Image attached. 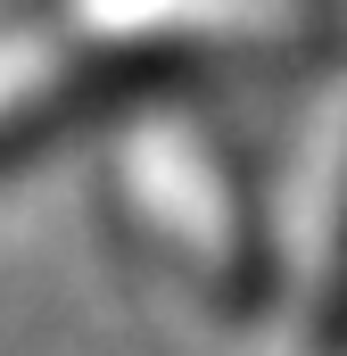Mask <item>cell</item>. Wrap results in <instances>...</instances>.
<instances>
[{"mask_svg":"<svg viewBox=\"0 0 347 356\" xmlns=\"http://www.w3.org/2000/svg\"><path fill=\"white\" fill-rule=\"evenodd\" d=\"M75 116V91L42 67H8L0 75V166H17L33 141H50L58 124Z\"/></svg>","mask_w":347,"mask_h":356,"instance_id":"1","label":"cell"},{"mask_svg":"<svg viewBox=\"0 0 347 356\" xmlns=\"http://www.w3.org/2000/svg\"><path fill=\"white\" fill-rule=\"evenodd\" d=\"M314 348H347V175H339V207H331V257L314 273Z\"/></svg>","mask_w":347,"mask_h":356,"instance_id":"2","label":"cell"}]
</instances>
